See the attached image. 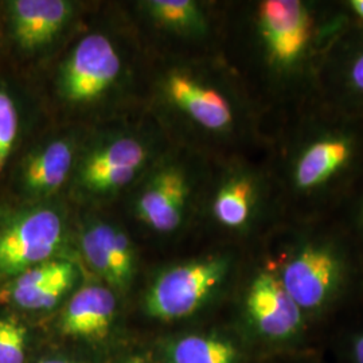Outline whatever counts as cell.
Masks as SVG:
<instances>
[{
	"label": "cell",
	"mask_w": 363,
	"mask_h": 363,
	"mask_svg": "<svg viewBox=\"0 0 363 363\" xmlns=\"http://www.w3.org/2000/svg\"><path fill=\"white\" fill-rule=\"evenodd\" d=\"M230 261L208 256L172 267L151 286L147 312L160 320H179L198 311L225 281Z\"/></svg>",
	"instance_id": "6da1fadb"
},
{
	"label": "cell",
	"mask_w": 363,
	"mask_h": 363,
	"mask_svg": "<svg viewBox=\"0 0 363 363\" xmlns=\"http://www.w3.org/2000/svg\"><path fill=\"white\" fill-rule=\"evenodd\" d=\"M64 233V217L50 206L13 217L0 228V277H16L52 259L62 245Z\"/></svg>",
	"instance_id": "7a4b0ae2"
},
{
	"label": "cell",
	"mask_w": 363,
	"mask_h": 363,
	"mask_svg": "<svg viewBox=\"0 0 363 363\" xmlns=\"http://www.w3.org/2000/svg\"><path fill=\"white\" fill-rule=\"evenodd\" d=\"M277 273L303 313H316L328 307L339 294L346 264L331 244L308 242L295 250Z\"/></svg>",
	"instance_id": "3957f363"
},
{
	"label": "cell",
	"mask_w": 363,
	"mask_h": 363,
	"mask_svg": "<svg viewBox=\"0 0 363 363\" xmlns=\"http://www.w3.org/2000/svg\"><path fill=\"white\" fill-rule=\"evenodd\" d=\"M257 26L268 61L279 70L296 67L310 52L311 15L298 0L261 1Z\"/></svg>",
	"instance_id": "277c9868"
},
{
	"label": "cell",
	"mask_w": 363,
	"mask_h": 363,
	"mask_svg": "<svg viewBox=\"0 0 363 363\" xmlns=\"http://www.w3.org/2000/svg\"><path fill=\"white\" fill-rule=\"evenodd\" d=\"M120 69V57L111 40L91 34L78 42L67 58L61 70L60 91L69 103H91L115 84Z\"/></svg>",
	"instance_id": "5b68a950"
},
{
	"label": "cell",
	"mask_w": 363,
	"mask_h": 363,
	"mask_svg": "<svg viewBox=\"0 0 363 363\" xmlns=\"http://www.w3.org/2000/svg\"><path fill=\"white\" fill-rule=\"evenodd\" d=\"M245 307L250 323L259 337L291 342L304 327V313L283 286L277 269L259 271L247 289Z\"/></svg>",
	"instance_id": "8992f818"
},
{
	"label": "cell",
	"mask_w": 363,
	"mask_h": 363,
	"mask_svg": "<svg viewBox=\"0 0 363 363\" xmlns=\"http://www.w3.org/2000/svg\"><path fill=\"white\" fill-rule=\"evenodd\" d=\"M148 150L133 138H118L96 147L78 169L79 186L91 194H111L125 187L142 171Z\"/></svg>",
	"instance_id": "52a82bcc"
},
{
	"label": "cell",
	"mask_w": 363,
	"mask_h": 363,
	"mask_svg": "<svg viewBox=\"0 0 363 363\" xmlns=\"http://www.w3.org/2000/svg\"><path fill=\"white\" fill-rule=\"evenodd\" d=\"M84 257L113 288L124 291L135 274V250L128 235L103 220L89 223L81 235Z\"/></svg>",
	"instance_id": "ba28073f"
},
{
	"label": "cell",
	"mask_w": 363,
	"mask_h": 363,
	"mask_svg": "<svg viewBox=\"0 0 363 363\" xmlns=\"http://www.w3.org/2000/svg\"><path fill=\"white\" fill-rule=\"evenodd\" d=\"M189 194L190 184L184 171L166 166L157 169L144 186L138 198V216L156 232H174L181 226Z\"/></svg>",
	"instance_id": "9c48e42d"
},
{
	"label": "cell",
	"mask_w": 363,
	"mask_h": 363,
	"mask_svg": "<svg viewBox=\"0 0 363 363\" xmlns=\"http://www.w3.org/2000/svg\"><path fill=\"white\" fill-rule=\"evenodd\" d=\"M166 93L172 104L205 130L223 132L233 125V108L223 93L189 73H171Z\"/></svg>",
	"instance_id": "30bf717a"
},
{
	"label": "cell",
	"mask_w": 363,
	"mask_h": 363,
	"mask_svg": "<svg viewBox=\"0 0 363 363\" xmlns=\"http://www.w3.org/2000/svg\"><path fill=\"white\" fill-rule=\"evenodd\" d=\"M77 274L73 262L52 259L16 276L9 296L23 310H52L74 286Z\"/></svg>",
	"instance_id": "8fae6325"
},
{
	"label": "cell",
	"mask_w": 363,
	"mask_h": 363,
	"mask_svg": "<svg viewBox=\"0 0 363 363\" xmlns=\"http://www.w3.org/2000/svg\"><path fill=\"white\" fill-rule=\"evenodd\" d=\"M354 143L342 133L323 135L307 144L294 166V183L300 191L323 187L349 166Z\"/></svg>",
	"instance_id": "7c38bea8"
},
{
	"label": "cell",
	"mask_w": 363,
	"mask_h": 363,
	"mask_svg": "<svg viewBox=\"0 0 363 363\" xmlns=\"http://www.w3.org/2000/svg\"><path fill=\"white\" fill-rule=\"evenodd\" d=\"M74 6L66 0H15L10 3L13 35L25 49L48 45L64 28Z\"/></svg>",
	"instance_id": "4fadbf2b"
},
{
	"label": "cell",
	"mask_w": 363,
	"mask_h": 363,
	"mask_svg": "<svg viewBox=\"0 0 363 363\" xmlns=\"http://www.w3.org/2000/svg\"><path fill=\"white\" fill-rule=\"evenodd\" d=\"M116 307V298L109 288L94 284L84 286L67 303L61 331L70 337H105L115 320Z\"/></svg>",
	"instance_id": "5bb4252c"
},
{
	"label": "cell",
	"mask_w": 363,
	"mask_h": 363,
	"mask_svg": "<svg viewBox=\"0 0 363 363\" xmlns=\"http://www.w3.org/2000/svg\"><path fill=\"white\" fill-rule=\"evenodd\" d=\"M74 162V144L57 139L30 156L23 171V183L33 195H49L65 183Z\"/></svg>",
	"instance_id": "9a60e30c"
},
{
	"label": "cell",
	"mask_w": 363,
	"mask_h": 363,
	"mask_svg": "<svg viewBox=\"0 0 363 363\" xmlns=\"http://www.w3.org/2000/svg\"><path fill=\"white\" fill-rule=\"evenodd\" d=\"M257 203V186L255 178L235 174L220 184L213 201V216L228 229L247 226Z\"/></svg>",
	"instance_id": "2e32d148"
},
{
	"label": "cell",
	"mask_w": 363,
	"mask_h": 363,
	"mask_svg": "<svg viewBox=\"0 0 363 363\" xmlns=\"http://www.w3.org/2000/svg\"><path fill=\"white\" fill-rule=\"evenodd\" d=\"M171 363H238L240 349L218 335H187L169 347Z\"/></svg>",
	"instance_id": "e0dca14e"
},
{
	"label": "cell",
	"mask_w": 363,
	"mask_h": 363,
	"mask_svg": "<svg viewBox=\"0 0 363 363\" xmlns=\"http://www.w3.org/2000/svg\"><path fill=\"white\" fill-rule=\"evenodd\" d=\"M144 9L157 23L184 34H202L206 19L199 4L193 0H150Z\"/></svg>",
	"instance_id": "ac0fdd59"
},
{
	"label": "cell",
	"mask_w": 363,
	"mask_h": 363,
	"mask_svg": "<svg viewBox=\"0 0 363 363\" xmlns=\"http://www.w3.org/2000/svg\"><path fill=\"white\" fill-rule=\"evenodd\" d=\"M26 328L13 319L0 320V363H25Z\"/></svg>",
	"instance_id": "d6986e66"
},
{
	"label": "cell",
	"mask_w": 363,
	"mask_h": 363,
	"mask_svg": "<svg viewBox=\"0 0 363 363\" xmlns=\"http://www.w3.org/2000/svg\"><path fill=\"white\" fill-rule=\"evenodd\" d=\"M18 133V112L13 99L0 91V172L11 154Z\"/></svg>",
	"instance_id": "ffe728a7"
},
{
	"label": "cell",
	"mask_w": 363,
	"mask_h": 363,
	"mask_svg": "<svg viewBox=\"0 0 363 363\" xmlns=\"http://www.w3.org/2000/svg\"><path fill=\"white\" fill-rule=\"evenodd\" d=\"M347 85L351 91L363 96V49L357 52L347 69Z\"/></svg>",
	"instance_id": "44dd1931"
},
{
	"label": "cell",
	"mask_w": 363,
	"mask_h": 363,
	"mask_svg": "<svg viewBox=\"0 0 363 363\" xmlns=\"http://www.w3.org/2000/svg\"><path fill=\"white\" fill-rule=\"evenodd\" d=\"M351 355L354 363H363V333L357 334L351 342Z\"/></svg>",
	"instance_id": "7402d4cb"
},
{
	"label": "cell",
	"mask_w": 363,
	"mask_h": 363,
	"mask_svg": "<svg viewBox=\"0 0 363 363\" xmlns=\"http://www.w3.org/2000/svg\"><path fill=\"white\" fill-rule=\"evenodd\" d=\"M350 9L352 13H355L359 19L363 21V0H351Z\"/></svg>",
	"instance_id": "603a6c76"
},
{
	"label": "cell",
	"mask_w": 363,
	"mask_h": 363,
	"mask_svg": "<svg viewBox=\"0 0 363 363\" xmlns=\"http://www.w3.org/2000/svg\"><path fill=\"white\" fill-rule=\"evenodd\" d=\"M39 363H74L73 361H69L66 358H61V357H54V358H46Z\"/></svg>",
	"instance_id": "cb8c5ba5"
},
{
	"label": "cell",
	"mask_w": 363,
	"mask_h": 363,
	"mask_svg": "<svg viewBox=\"0 0 363 363\" xmlns=\"http://www.w3.org/2000/svg\"><path fill=\"white\" fill-rule=\"evenodd\" d=\"M124 363H150L145 358H143V357H133V358H130V359H128L127 362Z\"/></svg>",
	"instance_id": "d4e9b609"
},
{
	"label": "cell",
	"mask_w": 363,
	"mask_h": 363,
	"mask_svg": "<svg viewBox=\"0 0 363 363\" xmlns=\"http://www.w3.org/2000/svg\"><path fill=\"white\" fill-rule=\"evenodd\" d=\"M362 222H363V208H362Z\"/></svg>",
	"instance_id": "484cf974"
}]
</instances>
